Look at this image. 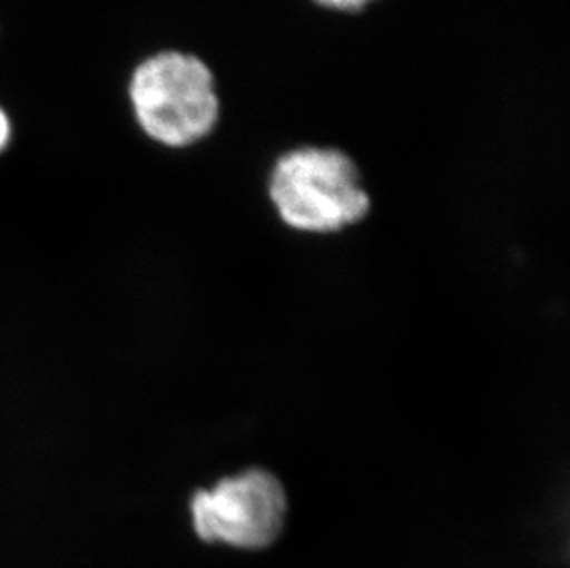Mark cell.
<instances>
[{"mask_svg":"<svg viewBox=\"0 0 570 568\" xmlns=\"http://www.w3.org/2000/svg\"><path fill=\"white\" fill-rule=\"evenodd\" d=\"M268 196L286 226L311 235L350 229L372 210L358 165L345 151L323 146L283 154L269 172Z\"/></svg>","mask_w":570,"mask_h":568,"instance_id":"6da1fadb","label":"cell"},{"mask_svg":"<svg viewBox=\"0 0 570 568\" xmlns=\"http://www.w3.org/2000/svg\"><path fill=\"white\" fill-rule=\"evenodd\" d=\"M129 92L142 129L170 148L196 145L218 123L215 76L196 56L173 50L151 56L135 70Z\"/></svg>","mask_w":570,"mask_h":568,"instance_id":"7a4b0ae2","label":"cell"},{"mask_svg":"<svg viewBox=\"0 0 570 568\" xmlns=\"http://www.w3.org/2000/svg\"><path fill=\"white\" fill-rule=\"evenodd\" d=\"M291 500L274 471L249 467L224 477L190 500L193 530L202 541L243 552L274 547L285 533Z\"/></svg>","mask_w":570,"mask_h":568,"instance_id":"3957f363","label":"cell"},{"mask_svg":"<svg viewBox=\"0 0 570 568\" xmlns=\"http://www.w3.org/2000/svg\"><path fill=\"white\" fill-rule=\"evenodd\" d=\"M316 4L336 11H361L377 0H314Z\"/></svg>","mask_w":570,"mask_h":568,"instance_id":"277c9868","label":"cell"},{"mask_svg":"<svg viewBox=\"0 0 570 568\" xmlns=\"http://www.w3.org/2000/svg\"><path fill=\"white\" fill-rule=\"evenodd\" d=\"M8 140H10V120L6 117L4 111L0 109V150H4Z\"/></svg>","mask_w":570,"mask_h":568,"instance_id":"5b68a950","label":"cell"}]
</instances>
